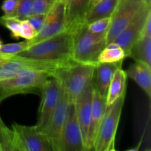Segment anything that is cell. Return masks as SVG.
<instances>
[{
	"instance_id": "21",
	"label": "cell",
	"mask_w": 151,
	"mask_h": 151,
	"mask_svg": "<svg viewBox=\"0 0 151 151\" xmlns=\"http://www.w3.org/2000/svg\"><path fill=\"white\" fill-rule=\"evenodd\" d=\"M119 0H101L88 9L85 17V24L111 17Z\"/></svg>"
},
{
	"instance_id": "28",
	"label": "cell",
	"mask_w": 151,
	"mask_h": 151,
	"mask_svg": "<svg viewBox=\"0 0 151 151\" xmlns=\"http://www.w3.org/2000/svg\"><path fill=\"white\" fill-rule=\"evenodd\" d=\"M55 0H34L32 14L47 15Z\"/></svg>"
},
{
	"instance_id": "10",
	"label": "cell",
	"mask_w": 151,
	"mask_h": 151,
	"mask_svg": "<svg viewBox=\"0 0 151 151\" xmlns=\"http://www.w3.org/2000/svg\"><path fill=\"white\" fill-rule=\"evenodd\" d=\"M66 30V0H55L52 7L46 15L44 24L29 46L50 38Z\"/></svg>"
},
{
	"instance_id": "3",
	"label": "cell",
	"mask_w": 151,
	"mask_h": 151,
	"mask_svg": "<svg viewBox=\"0 0 151 151\" xmlns=\"http://www.w3.org/2000/svg\"><path fill=\"white\" fill-rule=\"evenodd\" d=\"M72 59L77 63L96 65L98 57L106 47V34L97 35L91 33L83 24L73 32Z\"/></svg>"
},
{
	"instance_id": "12",
	"label": "cell",
	"mask_w": 151,
	"mask_h": 151,
	"mask_svg": "<svg viewBox=\"0 0 151 151\" xmlns=\"http://www.w3.org/2000/svg\"><path fill=\"white\" fill-rule=\"evenodd\" d=\"M69 104V98L62 88L61 96L58 104L53 111L45 130V134L54 151H62V131Z\"/></svg>"
},
{
	"instance_id": "8",
	"label": "cell",
	"mask_w": 151,
	"mask_h": 151,
	"mask_svg": "<svg viewBox=\"0 0 151 151\" xmlns=\"http://www.w3.org/2000/svg\"><path fill=\"white\" fill-rule=\"evenodd\" d=\"M143 4H145L141 0H119L111 16L110 26L106 33V45L113 42L125 29Z\"/></svg>"
},
{
	"instance_id": "29",
	"label": "cell",
	"mask_w": 151,
	"mask_h": 151,
	"mask_svg": "<svg viewBox=\"0 0 151 151\" xmlns=\"http://www.w3.org/2000/svg\"><path fill=\"white\" fill-rule=\"evenodd\" d=\"M36 35L37 31L27 19L21 21V38L27 41H30L33 39Z\"/></svg>"
},
{
	"instance_id": "25",
	"label": "cell",
	"mask_w": 151,
	"mask_h": 151,
	"mask_svg": "<svg viewBox=\"0 0 151 151\" xmlns=\"http://www.w3.org/2000/svg\"><path fill=\"white\" fill-rule=\"evenodd\" d=\"M111 20V17L104 18V19H99V20L94 21L91 23L86 24L87 29L91 33L97 34V35H102V34H106L110 26Z\"/></svg>"
},
{
	"instance_id": "4",
	"label": "cell",
	"mask_w": 151,
	"mask_h": 151,
	"mask_svg": "<svg viewBox=\"0 0 151 151\" xmlns=\"http://www.w3.org/2000/svg\"><path fill=\"white\" fill-rule=\"evenodd\" d=\"M51 77L52 75L45 71L27 70L0 81V103L16 94H41L43 86Z\"/></svg>"
},
{
	"instance_id": "26",
	"label": "cell",
	"mask_w": 151,
	"mask_h": 151,
	"mask_svg": "<svg viewBox=\"0 0 151 151\" xmlns=\"http://www.w3.org/2000/svg\"><path fill=\"white\" fill-rule=\"evenodd\" d=\"M29 47V41L24 40L18 43L3 44L0 49V54L3 55H13L21 52Z\"/></svg>"
},
{
	"instance_id": "16",
	"label": "cell",
	"mask_w": 151,
	"mask_h": 151,
	"mask_svg": "<svg viewBox=\"0 0 151 151\" xmlns=\"http://www.w3.org/2000/svg\"><path fill=\"white\" fill-rule=\"evenodd\" d=\"M91 0H66V30L73 32L85 24Z\"/></svg>"
},
{
	"instance_id": "11",
	"label": "cell",
	"mask_w": 151,
	"mask_h": 151,
	"mask_svg": "<svg viewBox=\"0 0 151 151\" xmlns=\"http://www.w3.org/2000/svg\"><path fill=\"white\" fill-rule=\"evenodd\" d=\"M62 151H86L75 103H69L62 131Z\"/></svg>"
},
{
	"instance_id": "6",
	"label": "cell",
	"mask_w": 151,
	"mask_h": 151,
	"mask_svg": "<svg viewBox=\"0 0 151 151\" xmlns=\"http://www.w3.org/2000/svg\"><path fill=\"white\" fill-rule=\"evenodd\" d=\"M14 151H54L44 133L35 126H26L13 122Z\"/></svg>"
},
{
	"instance_id": "1",
	"label": "cell",
	"mask_w": 151,
	"mask_h": 151,
	"mask_svg": "<svg viewBox=\"0 0 151 151\" xmlns=\"http://www.w3.org/2000/svg\"><path fill=\"white\" fill-rule=\"evenodd\" d=\"M72 33L64 30L54 36L29 46L18 54L4 56L38 60L63 66L75 62L72 59Z\"/></svg>"
},
{
	"instance_id": "18",
	"label": "cell",
	"mask_w": 151,
	"mask_h": 151,
	"mask_svg": "<svg viewBox=\"0 0 151 151\" xmlns=\"http://www.w3.org/2000/svg\"><path fill=\"white\" fill-rule=\"evenodd\" d=\"M127 77L134 80L139 86L151 98V67L145 63L136 62L131 63L125 71Z\"/></svg>"
},
{
	"instance_id": "32",
	"label": "cell",
	"mask_w": 151,
	"mask_h": 151,
	"mask_svg": "<svg viewBox=\"0 0 151 151\" xmlns=\"http://www.w3.org/2000/svg\"><path fill=\"white\" fill-rule=\"evenodd\" d=\"M142 35L151 37V13L148 15L145 22L144 27H143L142 31L141 36Z\"/></svg>"
},
{
	"instance_id": "17",
	"label": "cell",
	"mask_w": 151,
	"mask_h": 151,
	"mask_svg": "<svg viewBox=\"0 0 151 151\" xmlns=\"http://www.w3.org/2000/svg\"><path fill=\"white\" fill-rule=\"evenodd\" d=\"M122 61L114 63H98L96 65L93 76V85L100 95L106 97L114 73L118 68H122Z\"/></svg>"
},
{
	"instance_id": "19",
	"label": "cell",
	"mask_w": 151,
	"mask_h": 151,
	"mask_svg": "<svg viewBox=\"0 0 151 151\" xmlns=\"http://www.w3.org/2000/svg\"><path fill=\"white\" fill-rule=\"evenodd\" d=\"M127 75L122 68H118L114 73L106 95V105L110 106L119 97L126 94Z\"/></svg>"
},
{
	"instance_id": "22",
	"label": "cell",
	"mask_w": 151,
	"mask_h": 151,
	"mask_svg": "<svg viewBox=\"0 0 151 151\" xmlns=\"http://www.w3.org/2000/svg\"><path fill=\"white\" fill-rule=\"evenodd\" d=\"M125 58V52L114 41L108 44L98 57V63H118L123 61Z\"/></svg>"
},
{
	"instance_id": "20",
	"label": "cell",
	"mask_w": 151,
	"mask_h": 151,
	"mask_svg": "<svg viewBox=\"0 0 151 151\" xmlns=\"http://www.w3.org/2000/svg\"><path fill=\"white\" fill-rule=\"evenodd\" d=\"M136 62L145 63L151 67V37L142 35L133 44L128 56Z\"/></svg>"
},
{
	"instance_id": "2",
	"label": "cell",
	"mask_w": 151,
	"mask_h": 151,
	"mask_svg": "<svg viewBox=\"0 0 151 151\" xmlns=\"http://www.w3.org/2000/svg\"><path fill=\"white\" fill-rule=\"evenodd\" d=\"M95 66L75 61L58 68L55 72L53 77L59 81L69 98V103H75L92 80Z\"/></svg>"
},
{
	"instance_id": "24",
	"label": "cell",
	"mask_w": 151,
	"mask_h": 151,
	"mask_svg": "<svg viewBox=\"0 0 151 151\" xmlns=\"http://www.w3.org/2000/svg\"><path fill=\"white\" fill-rule=\"evenodd\" d=\"M21 21L16 17H0V24L11 32V36L16 39L21 38Z\"/></svg>"
},
{
	"instance_id": "35",
	"label": "cell",
	"mask_w": 151,
	"mask_h": 151,
	"mask_svg": "<svg viewBox=\"0 0 151 151\" xmlns=\"http://www.w3.org/2000/svg\"><path fill=\"white\" fill-rule=\"evenodd\" d=\"M2 45H3V42L1 40V38H0V49H1V47H2Z\"/></svg>"
},
{
	"instance_id": "14",
	"label": "cell",
	"mask_w": 151,
	"mask_h": 151,
	"mask_svg": "<svg viewBox=\"0 0 151 151\" xmlns=\"http://www.w3.org/2000/svg\"><path fill=\"white\" fill-rule=\"evenodd\" d=\"M106 97L100 95L94 87L89 129L85 145L86 150H94L96 138L98 134L100 124L106 113Z\"/></svg>"
},
{
	"instance_id": "7",
	"label": "cell",
	"mask_w": 151,
	"mask_h": 151,
	"mask_svg": "<svg viewBox=\"0 0 151 151\" xmlns=\"http://www.w3.org/2000/svg\"><path fill=\"white\" fill-rule=\"evenodd\" d=\"M62 93V87L59 81L51 77L43 86L41 91V100L38 109V122L35 128L45 134L49 120L58 104Z\"/></svg>"
},
{
	"instance_id": "23",
	"label": "cell",
	"mask_w": 151,
	"mask_h": 151,
	"mask_svg": "<svg viewBox=\"0 0 151 151\" xmlns=\"http://www.w3.org/2000/svg\"><path fill=\"white\" fill-rule=\"evenodd\" d=\"M0 143L2 150L14 151L13 130L6 126L1 117H0Z\"/></svg>"
},
{
	"instance_id": "5",
	"label": "cell",
	"mask_w": 151,
	"mask_h": 151,
	"mask_svg": "<svg viewBox=\"0 0 151 151\" xmlns=\"http://www.w3.org/2000/svg\"><path fill=\"white\" fill-rule=\"evenodd\" d=\"M125 98V94L106 108V113L100 124L96 138L94 150H114L115 137Z\"/></svg>"
},
{
	"instance_id": "34",
	"label": "cell",
	"mask_w": 151,
	"mask_h": 151,
	"mask_svg": "<svg viewBox=\"0 0 151 151\" xmlns=\"http://www.w3.org/2000/svg\"><path fill=\"white\" fill-rule=\"evenodd\" d=\"M145 4H147V5H151V0H141Z\"/></svg>"
},
{
	"instance_id": "30",
	"label": "cell",
	"mask_w": 151,
	"mask_h": 151,
	"mask_svg": "<svg viewBox=\"0 0 151 151\" xmlns=\"http://www.w3.org/2000/svg\"><path fill=\"white\" fill-rule=\"evenodd\" d=\"M18 0H4L1 9L6 17H16L17 12Z\"/></svg>"
},
{
	"instance_id": "13",
	"label": "cell",
	"mask_w": 151,
	"mask_h": 151,
	"mask_svg": "<svg viewBox=\"0 0 151 151\" xmlns=\"http://www.w3.org/2000/svg\"><path fill=\"white\" fill-rule=\"evenodd\" d=\"M150 13L151 5L143 4L129 24L114 41L124 50L125 58L128 56L133 44L141 36L145 22Z\"/></svg>"
},
{
	"instance_id": "15",
	"label": "cell",
	"mask_w": 151,
	"mask_h": 151,
	"mask_svg": "<svg viewBox=\"0 0 151 151\" xmlns=\"http://www.w3.org/2000/svg\"><path fill=\"white\" fill-rule=\"evenodd\" d=\"M93 88H94V86H93L92 78V80L88 83L85 89L78 96L75 102L77 118H78V123H79L81 131H82L85 145L87 136H88V129H89L90 119H91Z\"/></svg>"
},
{
	"instance_id": "9",
	"label": "cell",
	"mask_w": 151,
	"mask_h": 151,
	"mask_svg": "<svg viewBox=\"0 0 151 151\" xmlns=\"http://www.w3.org/2000/svg\"><path fill=\"white\" fill-rule=\"evenodd\" d=\"M58 65L23 58H9L0 54V81L12 78L27 70L45 71L54 75L58 68Z\"/></svg>"
},
{
	"instance_id": "31",
	"label": "cell",
	"mask_w": 151,
	"mask_h": 151,
	"mask_svg": "<svg viewBox=\"0 0 151 151\" xmlns=\"http://www.w3.org/2000/svg\"><path fill=\"white\" fill-rule=\"evenodd\" d=\"M45 17L46 15L32 14L27 19V20L32 24V26L33 27L34 29L37 31V33H38V32L41 29L44 24Z\"/></svg>"
},
{
	"instance_id": "36",
	"label": "cell",
	"mask_w": 151,
	"mask_h": 151,
	"mask_svg": "<svg viewBox=\"0 0 151 151\" xmlns=\"http://www.w3.org/2000/svg\"><path fill=\"white\" fill-rule=\"evenodd\" d=\"M0 151H2V148H1V143H0Z\"/></svg>"
},
{
	"instance_id": "27",
	"label": "cell",
	"mask_w": 151,
	"mask_h": 151,
	"mask_svg": "<svg viewBox=\"0 0 151 151\" xmlns=\"http://www.w3.org/2000/svg\"><path fill=\"white\" fill-rule=\"evenodd\" d=\"M34 0H18L16 17L20 20L27 19L32 14Z\"/></svg>"
},
{
	"instance_id": "33",
	"label": "cell",
	"mask_w": 151,
	"mask_h": 151,
	"mask_svg": "<svg viewBox=\"0 0 151 151\" xmlns=\"http://www.w3.org/2000/svg\"><path fill=\"white\" fill-rule=\"evenodd\" d=\"M100 1H101V0H91V2H90V5H89V8L91 7H92L93 5H94L95 4H97V3Z\"/></svg>"
}]
</instances>
